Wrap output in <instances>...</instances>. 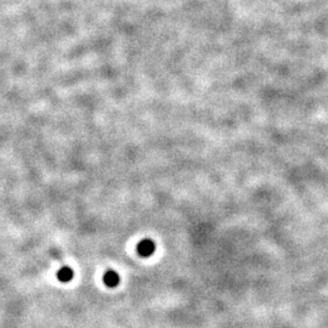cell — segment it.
Here are the masks:
<instances>
[{
    "mask_svg": "<svg viewBox=\"0 0 328 328\" xmlns=\"http://www.w3.org/2000/svg\"><path fill=\"white\" fill-rule=\"evenodd\" d=\"M155 252V243L151 239H143L140 243L138 244V253L144 258L151 256Z\"/></svg>",
    "mask_w": 328,
    "mask_h": 328,
    "instance_id": "obj_1",
    "label": "cell"
},
{
    "mask_svg": "<svg viewBox=\"0 0 328 328\" xmlns=\"http://www.w3.org/2000/svg\"><path fill=\"white\" fill-rule=\"evenodd\" d=\"M103 281H105V283L108 287H116V286H118V283H119L120 277L116 271H107L105 274V276H103Z\"/></svg>",
    "mask_w": 328,
    "mask_h": 328,
    "instance_id": "obj_2",
    "label": "cell"
},
{
    "mask_svg": "<svg viewBox=\"0 0 328 328\" xmlns=\"http://www.w3.org/2000/svg\"><path fill=\"white\" fill-rule=\"evenodd\" d=\"M57 277H58V280L61 281V282H70V281L72 280V277H73L72 269L67 268V267L60 269V270H58V273H57Z\"/></svg>",
    "mask_w": 328,
    "mask_h": 328,
    "instance_id": "obj_3",
    "label": "cell"
}]
</instances>
